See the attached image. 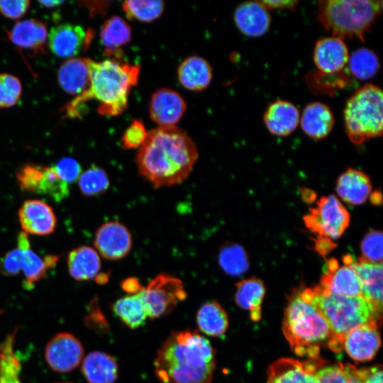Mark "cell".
<instances>
[{
	"mask_svg": "<svg viewBox=\"0 0 383 383\" xmlns=\"http://www.w3.org/2000/svg\"><path fill=\"white\" fill-rule=\"evenodd\" d=\"M194 142L174 126H159L148 132L139 148L136 164L139 174L154 188L183 182L198 159Z\"/></svg>",
	"mask_w": 383,
	"mask_h": 383,
	"instance_id": "cell-1",
	"label": "cell"
},
{
	"mask_svg": "<svg viewBox=\"0 0 383 383\" xmlns=\"http://www.w3.org/2000/svg\"><path fill=\"white\" fill-rule=\"evenodd\" d=\"M154 366L163 383H211L215 352L210 342L196 331L173 333L158 350Z\"/></svg>",
	"mask_w": 383,
	"mask_h": 383,
	"instance_id": "cell-2",
	"label": "cell"
},
{
	"mask_svg": "<svg viewBox=\"0 0 383 383\" xmlns=\"http://www.w3.org/2000/svg\"><path fill=\"white\" fill-rule=\"evenodd\" d=\"M90 83L88 89L68 104V116L78 115L79 107L90 99L99 101L98 111L106 116H117L128 107L131 88L138 83L140 66L121 62L118 58L96 62L88 59Z\"/></svg>",
	"mask_w": 383,
	"mask_h": 383,
	"instance_id": "cell-3",
	"label": "cell"
},
{
	"mask_svg": "<svg viewBox=\"0 0 383 383\" xmlns=\"http://www.w3.org/2000/svg\"><path fill=\"white\" fill-rule=\"evenodd\" d=\"M282 331L294 353L316 358L328 346L331 328L313 301V289L301 286L293 291L286 307Z\"/></svg>",
	"mask_w": 383,
	"mask_h": 383,
	"instance_id": "cell-4",
	"label": "cell"
},
{
	"mask_svg": "<svg viewBox=\"0 0 383 383\" xmlns=\"http://www.w3.org/2000/svg\"><path fill=\"white\" fill-rule=\"evenodd\" d=\"M313 289V301L326 320L332 333L328 348L340 353L346 333L355 327L376 321L381 324L382 313L362 296H340Z\"/></svg>",
	"mask_w": 383,
	"mask_h": 383,
	"instance_id": "cell-5",
	"label": "cell"
},
{
	"mask_svg": "<svg viewBox=\"0 0 383 383\" xmlns=\"http://www.w3.org/2000/svg\"><path fill=\"white\" fill-rule=\"evenodd\" d=\"M382 10V1L324 0L318 2V19L333 36L363 40Z\"/></svg>",
	"mask_w": 383,
	"mask_h": 383,
	"instance_id": "cell-6",
	"label": "cell"
},
{
	"mask_svg": "<svg viewBox=\"0 0 383 383\" xmlns=\"http://www.w3.org/2000/svg\"><path fill=\"white\" fill-rule=\"evenodd\" d=\"M344 124L351 142L362 145L382 135L383 94L382 89L372 84L356 90L346 101Z\"/></svg>",
	"mask_w": 383,
	"mask_h": 383,
	"instance_id": "cell-7",
	"label": "cell"
},
{
	"mask_svg": "<svg viewBox=\"0 0 383 383\" xmlns=\"http://www.w3.org/2000/svg\"><path fill=\"white\" fill-rule=\"evenodd\" d=\"M304 221L317 238L332 240L339 238L348 227L350 213L335 196H324L304 216Z\"/></svg>",
	"mask_w": 383,
	"mask_h": 383,
	"instance_id": "cell-8",
	"label": "cell"
},
{
	"mask_svg": "<svg viewBox=\"0 0 383 383\" xmlns=\"http://www.w3.org/2000/svg\"><path fill=\"white\" fill-rule=\"evenodd\" d=\"M148 318H157L171 312L187 297L182 282L167 274H160L140 292Z\"/></svg>",
	"mask_w": 383,
	"mask_h": 383,
	"instance_id": "cell-9",
	"label": "cell"
},
{
	"mask_svg": "<svg viewBox=\"0 0 383 383\" xmlns=\"http://www.w3.org/2000/svg\"><path fill=\"white\" fill-rule=\"evenodd\" d=\"M16 179L21 190L48 196L57 202L70 194L69 184L60 179L53 167L26 163L16 170Z\"/></svg>",
	"mask_w": 383,
	"mask_h": 383,
	"instance_id": "cell-10",
	"label": "cell"
},
{
	"mask_svg": "<svg viewBox=\"0 0 383 383\" xmlns=\"http://www.w3.org/2000/svg\"><path fill=\"white\" fill-rule=\"evenodd\" d=\"M84 349L80 341L72 334L60 333L47 344L45 357L49 367L58 372H69L81 362Z\"/></svg>",
	"mask_w": 383,
	"mask_h": 383,
	"instance_id": "cell-11",
	"label": "cell"
},
{
	"mask_svg": "<svg viewBox=\"0 0 383 383\" xmlns=\"http://www.w3.org/2000/svg\"><path fill=\"white\" fill-rule=\"evenodd\" d=\"M99 255L109 260H118L130 252L132 236L125 225L118 221L104 223L97 229L94 240Z\"/></svg>",
	"mask_w": 383,
	"mask_h": 383,
	"instance_id": "cell-12",
	"label": "cell"
},
{
	"mask_svg": "<svg viewBox=\"0 0 383 383\" xmlns=\"http://www.w3.org/2000/svg\"><path fill=\"white\" fill-rule=\"evenodd\" d=\"M340 266L338 260L326 262L320 284L322 291L340 296H361L362 286L355 270L348 262Z\"/></svg>",
	"mask_w": 383,
	"mask_h": 383,
	"instance_id": "cell-13",
	"label": "cell"
},
{
	"mask_svg": "<svg viewBox=\"0 0 383 383\" xmlns=\"http://www.w3.org/2000/svg\"><path fill=\"white\" fill-rule=\"evenodd\" d=\"M325 362L320 357L306 361L279 358L269 367L267 383H316V373Z\"/></svg>",
	"mask_w": 383,
	"mask_h": 383,
	"instance_id": "cell-14",
	"label": "cell"
},
{
	"mask_svg": "<svg viewBox=\"0 0 383 383\" xmlns=\"http://www.w3.org/2000/svg\"><path fill=\"white\" fill-rule=\"evenodd\" d=\"M379 326L377 321H372L351 329L344 337L343 349L355 361L372 360L381 345Z\"/></svg>",
	"mask_w": 383,
	"mask_h": 383,
	"instance_id": "cell-15",
	"label": "cell"
},
{
	"mask_svg": "<svg viewBox=\"0 0 383 383\" xmlns=\"http://www.w3.org/2000/svg\"><path fill=\"white\" fill-rule=\"evenodd\" d=\"M23 232L45 236L52 234L57 226V217L52 208L40 199L25 201L18 211Z\"/></svg>",
	"mask_w": 383,
	"mask_h": 383,
	"instance_id": "cell-16",
	"label": "cell"
},
{
	"mask_svg": "<svg viewBox=\"0 0 383 383\" xmlns=\"http://www.w3.org/2000/svg\"><path fill=\"white\" fill-rule=\"evenodd\" d=\"M92 39V33L70 23L60 24L51 28L48 35L49 48L61 57L77 55Z\"/></svg>",
	"mask_w": 383,
	"mask_h": 383,
	"instance_id": "cell-17",
	"label": "cell"
},
{
	"mask_svg": "<svg viewBox=\"0 0 383 383\" xmlns=\"http://www.w3.org/2000/svg\"><path fill=\"white\" fill-rule=\"evenodd\" d=\"M17 247L21 250L20 267L25 279L26 289H30L34 284L45 277L48 270L53 268L60 256L48 255L43 257L34 252L30 246L28 234L20 232L17 237Z\"/></svg>",
	"mask_w": 383,
	"mask_h": 383,
	"instance_id": "cell-18",
	"label": "cell"
},
{
	"mask_svg": "<svg viewBox=\"0 0 383 383\" xmlns=\"http://www.w3.org/2000/svg\"><path fill=\"white\" fill-rule=\"evenodd\" d=\"M187 104L176 91L161 88L155 91L150 103V115L159 126H174L182 118Z\"/></svg>",
	"mask_w": 383,
	"mask_h": 383,
	"instance_id": "cell-19",
	"label": "cell"
},
{
	"mask_svg": "<svg viewBox=\"0 0 383 383\" xmlns=\"http://www.w3.org/2000/svg\"><path fill=\"white\" fill-rule=\"evenodd\" d=\"M349 56L348 47L343 39L328 36L316 41L313 59L319 72L331 74L345 70Z\"/></svg>",
	"mask_w": 383,
	"mask_h": 383,
	"instance_id": "cell-20",
	"label": "cell"
},
{
	"mask_svg": "<svg viewBox=\"0 0 383 383\" xmlns=\"http://www.w3.org/2000/svg\"><path fill=\"white\" fill-rule=\"evenodd\" d=\"M343 262L350 264L360 277L362 286L361 296L382 313V264L370 263L359 258L355 260L350 255L344 256Z\"/></svg>",
	"mask_w": 383,
	"mask_h": 383,
	"instance_id": "cell-21",
	"label": "cell"
},
{
	"mask_svg": "<svg viewBox=\"0 0 383 383\" xmlns=\"http://www.w3.org/2000/svg\"><path fill=\"white\" fill-rule=\"evenodd\" d=\"M237 28L249 37H260L265 34L271 24L268 10L257 1L240 4L234 11Z\"/></svg>",
	"mask_w": 383,
	"mask_h": 383,
	"instance_id": "cell-22",
	"label": "cell"
},
{
	"mask_svg": "<svg viewBox=\"0 0 383 383\" xmlns=\"http://www.w3.org/2000/svg\"><path fill=\"white\" fill-rule=\"evenodd\" d=\"M300 113L297 107L285 100H277L266 109L263 121L267 130L274 135L284 137L290 135L297 128Z\"/></svg>",
	"mask_w": 383,
	"mask_h": 383,
	"instance_id": "cell-23",
	"label": "cell"
},
{
	"mask_svg": "<svg viewBox=\"0 0 383 383\" xmlns=\"http://www.w3.org/2000/svg\"><path fill=\"white\" fill-rule=\"evenodd\" d=\"M299 122L306 135L311 138L319 140L327 137L331 132L335 118L328 105L314 101L305 106Z\"/></svg>",
	"mask_w": 383,
	"mask_h": 383,
	"instance_id": "cell-24",
	"label": "cell"
},
{
	"mask_svg": "<svg viewBox=\"0 0 383 383\" xmlns=\"http://www.w3.org/2000/svg\"><path fill=\"white\" fill-rule=\"evenodd\" d=\"M338 196L347 204H364L372 192L368 175L357 169L349 168L340 175L336 184Z\"/></svg>",
	"mask_w": 383,
	"mask_h": 383,
	"instance_id": "cell-25",
	"label": "cell"
},
{
	"mask_svg": "<svg viewBox=\"0 0 383 383\" xmlns=\"http://www.w3.org/2000/svg\"><path fill=\"white\" fill-rule=\"evenodd\" d=\"M69 274L77 281H87L96 278L101 270V259L97 251L87 245L72 249L67 255Z\"/></svg>",
	"mask_w": 383,
	"mask_h": 383,
	"instance_id": "cell-26",
	"label": "cell"
},
{
	"mask_svg": "<svg viewBox=\"0 0 383 383\" xmlns=\"http://www.w3.org/2000/svg\"><path fill=\"white\" fill-rule=\"evenodd\" d=\"M58 81L66 92L80 95L89 87L90 70L88 58L73 57L67 60L60 67Z\"/></svg>",
	"mask_w": 383,
	"mask_h": 383,
	"instance_id": "cell-27",
	"label": "cell"
},
{
	"mask_svg": "<svg viewBox=\"0 0 383 383\" xmlns=\"http://www.w3.org/2000/svg\"><path fill=\"white\" fill-rule=\"evenodd\" d=\"M9 36L11 42L18 48L38 52L44 50L48 31L44 23L28 19L17 22Z\"/></svg>",
	"mask_w": 383,
	"mask_h": 383,
	"instance_id": "cell-28",
	"label": "cell"
},
{
	"mask_svg": "<svg viewBox=\"0 0 383 383\" xmlns=\"http://www.w3.org/2000/svg\"><path fill=\"white\" fill-rule=\"evenodd\" d=\"M179 83L190 91L206 89L212 79V69L209 63L199 56L186 58L178 67Z\"/></svg>",
	"mask_w": 383,
	"mask_h": 383,
	"instance_id": "cell-29",
	"label": "cell"
},
{
	"mask_svg": "<svg viewBox=\"0 0 383 383\" xmlns=\"http://www.w3.org/2000/svg\"><path fill=\"white\" fill-rule=\"evenodd\" d=\"M82 371L89 383H113L118 377V365L111 355L99 351L88 354Z\"/></svg>",
	"mask_w": 383,
	"mask_h": 383,
	"instance_id": "cell-30",
	"label": "cell"
},
{
	"mask_svg": "<svg viewBox=\"0 0 383 383\" xmlns=\"http://www.w3.org/2000/svg\"><path fill=\"white\" fill-rule=\"evenodd\" d=\"M265 294L262 281L251 277L237 283L235 300L238 306L250 312L252 321H258L261 318V305Z\"/></svg>",
	"mask_w": 383,
	"mask_h": 383,
	"instance_id": "cell-31",
	"label": "cell"
},
{
	"mask_svg": "<svg viewBox=\"0 0 383 383\" xmlns=\"http://www.w3.org/2000/svg\"><path fill=\"white\" fill-rule=\"evenodd\" d=\"M196 323L204 334L218 337L227 331L228 318L220 304L211 301L204 304L198 310Z\"/></svg>",
	"mask_w": 383,
	"mask_h": 383,
	"instance_id": "cell-32",
	"label": "cell"
},
{
	"mask_svg": "<svg viewBox=\"0 0 383 383\" xmlns=\"http://www.w3.org/2000/svg\"><path fill=\"white\" fill-rule=\"evenodd\" d=\"M100 38L106 53L118 57L116 50L131 40V29L124 19L118 16H113L104 23Z\"/></svg>",
	"mask_w": 383,
	"mask_h": 383,
	"instance_id": "cell-33",
	"label": "cell"
},
{
	"mask_svg": "<svg viewBox=\"0 0 383 383\" xmlns=\"http://www.w3.org/2000/svg\"><path fill=\"white\" fill-rule=\"evenodd\" d=\"M113 311L131 328H139L148 318L140 292L118 299L113 306Z\"/></svg>",
	"mask_w": 383,
	"mask_h": 383,
	"instance_id": "cell-34",
	"label": "cell"
},
{
	"mask_svg": "<svg viewBox=\"0 0 383 383\" xmlns=\"http://www.w3.org/2000/svg\"><path fill=\"white\" fill-rule=\"evenodd\" d=\"M309 89L316 94L333 95L352 84V77L344 70L336 73L312 72L306 76Z\"/></svg>",
	"mask_w": 383,
	"mask_h": 383,
	"instance_id": "cell-35",
	"label": "cell"
},
{
	"mask_svg": "<svg viewBox=\"0 0 383 383\" xmlns=\"http://www.w3.org/2000/svg\"><path fill=\"white\" fill-rule=\"evenodd\" d=\"M17 328L0 343V383H21V364L14 353Z\"/></svg>",
	"mask_w": 383,
	"mask_h": 383,
	"instance_id": "cell-36",
	"label": "cell"
},
{
	"mask_svg": "<svg viewBox=\"0 0 383 383\" xmlns=\"http://www.w3.org/2000/svg\"><path fill=\"white\" fill-rule=\"evenodd\" d=\"M379 69V57L369 48L357 49L349 56L348 71L351 77L357 79H370L377 73Z\"/></svg>",
	"mask_w": 383,
	"mask_h": 383,
	"instance_id": "cell-37",
	"label": "cell"
},
{
	"mask_svg": "<svg viewBox=\"0 0 383 383\" xmlns=\"http://www.w3.org/2000/svg\"><path fill=\"white\" fill-rule=\"evenodd\" d=\"M218 262L223 270L232 276L244 274L249 267V260L245 250L239 245H223L218 253Z\"/></svg>",
	"mask_w": 383,
	"mask_h": 383,
	"instance_id": "cell-38",
	"label": "cell"
},
{
	"mask_svg": "<svg viewBox=\"0 0 383 383\" xmlns=\"http://www.w3.org/2000/svg\"><path fill=\"white\" fill-rule=\"evenodd\" d=\"M316 383H361L358 368L350 364H325L316 373Z\"/></svg>",
	"mask_w": 383,
	"mask_h": 383,
	"instance_id": "cell-39",
	"label": "cell"
},
{
	"mask_svg": "<svg viewBox=\"0 0 383 383\" xmlns=\"http://www.w3.org/2000/svg\"><path fill=\"white\" fill-rule=\"evenodd\" d=\"M122 8L128 18L149 23L162 15L165 4L160 0H131L125 1Z\"/></svg>",
	"mask_w": 383,
	"mask_h": 383,
	"instance_id": "cell-40",
	"label": "cell"
},
{
	"mask_svg": "<svg viewBox=\"0 0 383 383\" xmlns=\"http://www.w3.org/2000/svg\"><path fill=\"white\" fill-rule=\"evenodd\" d=\"M77 182L80 192L87 196L104 193L110 186V180L106 171L96 165L82 172Z\"/></svg>",
	"mask_w": 383,
	"mask_h": 383,
	"instance_id": "cell-41",
	"label": "cell"
},
{
	"mask_svg": "<svg viewBox=\"0 0 383 383\" xmlns=\"http://www.w3.org/2000/svg\"><path fill=\"white\" fill-rule=\"evenodd\" d=\"M359 259L374 264H382V233L372 230L364 236Z\"/></svg>",
	"mask_w": 383,
	"mask_h": 383,
	"instance_id": "cell-42",
	"label": "cell"
},
{
	"mask_svg": "<svg viewBox=\"0 0 383 383\" xmlns=\"http://www.w3.org/2000/svg\"><path fill=\"white\" fill-rule=\"evenodd\" d=\"M21 90L18 78L9 74H0V107L15 105L21 96Z\"/></svg>",
	"mask_w": 383,
	"mask_h": 383,
	"instance_id": "cell-43",
	"label": "cell"
},
{
	"mask_svg": "<svg viewBox=\"0 0 383 383\" xmlns=\"http://www.w3.org/2000/svg\"><path fill=\"white\" fill-rule=\"evenodd\" d=\"M147 133L144 125L140 121H133L122 135V148L124 149L140 148L144 143Z\"/></svg>",
	"mask_w": 383,
	"mask_h": 383,
	"instance_id": "cell-44",
	"label": "cell"
},
{
	"mask_svg": "<svg viewBox=\"0 0 383 383\" xmlns=\"http://www.w3.org/2000/svg\"><path fill=\"white\" fill-rule=\"evenodd\" d=\"M52 167L60 179L68 184L77 181L82 172L80 165L72 157L62 158Z\"/></svg>",
	"mask_w": 383,
	"mask_h": 383,
	"instance_id": "cell-45",
	"label": "cell"
},
{
	"mask_svg": "<svg viewBox=\"0 0 383 383\" xmlns=\"http://www.w3.org/2000/svg\"><path fill=\"white\" fill-rule=\"evenodd\" d=\"M21 250L16 247L8 251L0 259V272L5 276L11 277L21 272Z\"/></svg>",
	"mask_w": 383,
	"mask_h": 383,
	"instance_id": "cell-46",
	"label": "cell"
},
{
	"mask_svg": "<svg viewBox=\"0 0 383 383\" xmlns=\"http://www.w3.org/2000/svg\"><path fill=\"white\" fill-rule=\"evenodd\" d=\"M27 0L0 1V12L9 18H18L23 16L29 7Z\"/></svg>",
	"mask_w": 383,
	"mask_h": 383,
	"instance_id": "cell-47",
	"label": "cell"
},
{
	"mask_svg": "<svg viewBox=\"0 0 383 383\" xmlns=\"http://www.w3.org/2000/svg\"><path fill=\"white\" fill-rule=\"evenodd\" d=\"M361 383H382V368L376 365L368 368H358Z\"/></svg>",
	"mask_w": 383,
	"mask_h": 383,
	"instance_id": "cell-48",
	"label": "cell"
},
{
	"mask_svg": "<svg viewBox=\"0 0 383 383\" xmlns=\"http://www.w3.org/2000/svg\"><path fill=\"white\" fill-rule=\"evenodd\" d=\"M267 10L294 8L298 2L296 1H260Z\"/></svg>",
	"mask_w": 383,
	"mask_h": 383,
	"instance_id": "cell-49",
	"label": "cell"
},
{
	"mask_svg": "<svg viewBox=\"0 0 383 383\" xmlns=\"http://www.w3.org/2000/svg\"><path fill=\"white\" fill-rule=\"evenodd\" d=\"M122 289L130 294H137L143 290V287L139 280L134 277H129L123 281Z\"/></svg>",
	"mask_w": 383,
	"mask_h": 383,
	"instance_id": "cell-50",
	"label": "cell"
},
{
	"mask_svg": "<svg viewBox=\"0 0 383 383\" xmlns=\"http://www.w3.org/2000/svg\"><path fill=\"white\" fill-rule=\"evenodd\" d=\"M333 245L332 240L328 239L317 238L316 240V250L322 255L327 254L333 248Z\"/></svg>",
	"mask_w": 383,
	"mask_h": 383,
	"instance_id": "cell-51",
	"label": "cell"
},
{
	"mask_svg": "<svg viewBox=\"0 0 383 383\" xmlns=\"http://www.w3.org/2000/svg\"><path fill=\"white\" fill-rule=\"evenodd\" d=\"M63 1H40L39 3H40L43 6L46 7H54L56 6L60 5Z\"/></svg>",
	"mask_w": 383,
	"mask_h": 383,
	"instance_id": "cell-52",
	"label": "cell"
},
{
	"mask_svg": "<svg viewBox=\"0 0 383 383\" xmlns=\"http://www.w3.org/2000/svg\"><path fill=\"white\" fill-rule=\"evenodd\" d=\"M109 279V274L105 273H99L96 277V280L99 284H104Z\"/></svg>",
	"mask_w": 383,
	"mask_h": 383,
	"instance_id": "cell-53",
	"label": "cell"
},
{
	"mask_svg": "<svg viewBox=\"0 0 383 383\" xmlns=\"http://www.w3.org/2000/svg\"><path fill=\"white\" fill-rule=\"evenodd\" d=\"M381 195L379 192H373V194L371 195L370 196V199H371V201L374 204H379L381 203V201H382V197L379 196L378 197V196Z\"/></svg>",
	"mask_w": 383,
	"mask_h": 383,
	"instance_id": "cell-54",
	"label": "cell"
},
{
	"mask_svg": "<svg viewBox=\"0 0 383 383\" xmlns=\"http://www.w3.org/2000/svg\"><path fill=\"white\" fill-rule=\"evenodd\" d=\"M57 383H70V382H57Z\"/></svg>",
	"mask_w": 383,
	"mask_h": 383,
	"instance_id": "cell-55",
	"label": "cell"
}]
</instances>
